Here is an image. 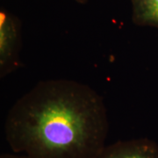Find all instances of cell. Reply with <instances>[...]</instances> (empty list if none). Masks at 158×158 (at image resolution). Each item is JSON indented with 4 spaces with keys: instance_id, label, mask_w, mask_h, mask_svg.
I'll use <instances>...</instances> for the list:
<instances>
[{
    "instance_id": "277c9868",
    "label": "cell",
    "mask_w": 158,
    "mask_h": 158,
    "mask_svg": "<svg viewBox=\"0 0 158 158\" xmlns=\"http://www.w3.org/2000/svg\"><path fill=\"white\" fill-rule=\"evenodd\" d=\"M133 22L141 27L158 28V0H131Z\"/></svg>"
},
{
    "instance_id": "6da1fadb",
    "label": "cell",
    "mask_w": 158,
    "mask_h": 158,
    "mask_svg": "<svg viewBox=\"0 0 158 158\" xmlns=\"http://www.w3.org/2000/svg\"><path fill=\"white\" fill-rule=\"evenodd\" d=\"M4 129L12 152L30 158H97L109 122L103 98L89 85L50 79L15 102Z\"/></svg>"
},
{
    "instance_id": "5b68a950",
    "label": "cell",
    "mask_w": 158,
    "mask_h": 158,
    "mask_svg": "<svg viewBox=\"0 0 158 158\" xmlns=\"http://www.w3.org/2000/svg\"><path fill=\"white\" fill-rule=\"evenodd\" d=\"M0 158H30L26 155H20V154H16V153H13V154H2L0 156Z\"/></svg>"
},
{
    "instance_id": "3957f363",
    "label": "cell",
    "mask_w": 158,
    "mask_h": 158,
    "mask_svg": "<svg viewBox=\"0 0 158 158\" xmlns=\"http://www.w3.org/2000/svg\"><path fill=\"white\" fill-rule=\"evenodd\" d=\"M97 158H158V144L148 138L118 141L106 146Z\"/></svg>"
},
{
    "instance_id": "7a4b0ae2",
    "label": "cell",
    "mask_w": 158,
    "mask_h": 158,
    "mask_svg": "<svg viewBox=\"0 0 158 158\" xmlns=\"http://www.w3.org/2000/svg\"><path fill=\"white\" fill-rule=\"evenodd\" d=\"M21 33L18 19L6 10L0 11V77L3 78L19 68Z\"/></svg>"
},
{
    "instance_id": "8992f818",
    "label": "cell",
    "mask_w": 158,
    "mask_h": 158,
    "mask_svg": "<svg viewBox=\"0 0 158 158\" xmlns=\"http://www.w3.org/2000/svg\"><path fill=\"white\" fill-rule=\"evenodd\" d=\"M77 2H78V3H81V4H84L85 2H87L88 0H76Z\"/></svg>"
}]
</instances>
